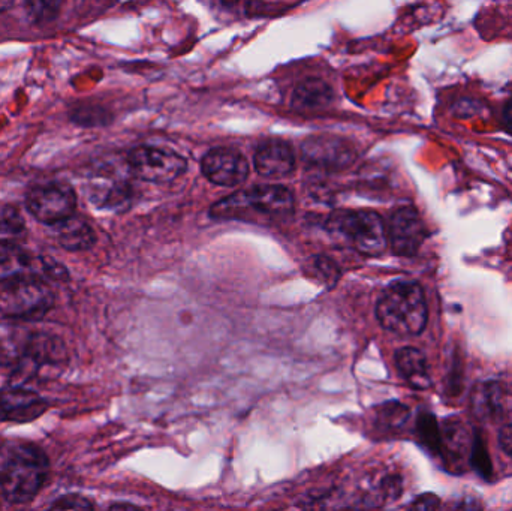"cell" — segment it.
Here are the masks:
<instances>
[{"label": "cell", "instance_id": "ba28073f", "mask_svg": "<svg viewBox=\"0 0 512 511\" xmlns=\"http://www.w3.org/2000/svg\"><path fill=\"white\" fill-rule=\"evenodd\" d=\"M65 279V267L50 258L36 257L15 243H0V281Z\"/></svg>", "mask_w": 512, "mask_h": 511}, {"label": "cell", "instance_id": "7402d4cb", "mask_svg": "<svg viewBox=\"0 0 512 511\" xmlns=\"http://www.w3.org/2000/svg\"><path fill=\"white\" fill-rule=\"evenodd\" d=\"M26 14L35 23L54 20L59 15L60 5L56 2H29L24 5Z\"/></svg>", "mask_w": 512, "mask_h": 511}, {"label": "cell", "instance_id": "2e32d148", "mask_svg": "<svg viewBox=\"0 0 512 511\" xmlns=\"http://www.w3.org/2000/svg\"><path fill=\"white\" fill-rule=\"evenodd\" d=\"M397 368L414 389L427 390L432 386L429 363L417 348L405 347L396 353Z\"/></svg>", "mask_w": 512, "mask_h": 511}, {"label": "cell", "instance_id": "7a4b0ae2", "mask_svg": "<svg viewBox=\"0 0 512 511\" xmlns=\"http://www.w3.org/2000/svg\"><path fill=\"white\" fill-rule=\"evenodd\" d=\"M48 476V458L41 447L29 441H0V491L6 501H32Z\"/></svg>", "mask_w": 512, "mask_h": 511}, {"label": "cell", "instance_id": "e0dca14e", "mask_svg": "<svg viewBox=\"0 0 512 511\" xmlns=\"http://www.w3.org/2000/svg\"><path fill=\"white\" fill-rule=\"evenodd\" d=\"M333 96V90L327 83L310 78V80L303 81L294 90V104L297 107L309 108V110L327 107Z\"/></svg>", "mask_w": 512, "mask_h": 511}, {"label": "cell", "instance_id": "484cf974", "mask_svg": "<svg viewBox=\"0 0 512 511\" xmlns=\"http://www.w3.org/2000/svg\"><path fill=\"white\" fill-rule=\"evenodd\" d=\"M472 464L480 471L483 476H489L492 473V465H490V458L487 455L486 447L481 443V440H475L472 446Z\"/></svg>", "mask_w": 512, "mask_h": 511}, {"label": "cell", "instance_id": "7c38bea8", "mask_svg": "<svg viewBox=\"0 0 512 511\" xmlns=\"http://www.w3.org/2000/svg\"><path fill=\"white\" fill-rule=\"evenodd\" d=\"M48 410L47 399L20 386L0 390V422L29 423Z\"/></svg>", "mask_w": 512, "mask_h": 511}, {"label": "cell", "instance_id": "9c48e42d", "mask_svg": "<svg viewBox=\"0 0 512 511\" xmlns=\"http://www.w3.org/2000/svg\"><path fill=\"white\" fill-rule=\"evenodd\" d=\"M128 164L135 176L152 183L171 182L182 176L188 167L179 153L150 146L131 150Z\"/></svg>", "mask_w": 512, "mask_h": 511}, {"label": "cell", "instance_id": "5bb4252c", "mask_svg": "<svg viewBox=\"0 0 512 511\" xmlns=\"http://www.w3.org/2000/svg\"><path fill=\"white\" fill-rule=\"evenodd\" d=\"M295 158L291 147L279 140L262 143L255 153V168L264 177L288 176L294 170Z\"/></svg>", "mask_w": 512, "mask_h": 511}, {"label": "cell", "instance_id": "4dcf8cb0", "mask_svg": "<svg viewBox=\"0 0 512 511\" xmlns=\"http://www.w3.org/2000/svg\"><path fill=\"white\" fill-rule=\"evenodd\" d=\"M108 511H143L140 507L132 506V504H116V506L111 507Z\"/></svg>", "mask_w": 512, "mask_h": 511}, {"label": "cell", "instance_id": "4316f807", "mask_svg": "<svg viewBox=\"0 0 512 511\" xmlns=\"http://www.w3.org/2000/svg\"><path fill=\"white\" fill-rule=\"evenodd\" d=\"M441 509V501L436 495L424 494L420 495L414 503L411 504L408 511H439Z\"/></svg>", "mask_w": 512, "mask_h": 511}, {"label": "cell", "instance_id": "8fae6325", "mask_svg": "<svg viewBox=\"0 0 512 511\" xmlns=\"http://www.w3.org/2000/svg\"><path fill=\"white\" fill-rule=\"evenodd\" d=\"M201 170L206 179L225 188L240 185L249 176V165L245 156L230 147L210 150L201 162Z\"/></svg>", "mask_w": 512, "mask_h": 511}, {"label": "cell", "instance_id": "3957f363", "mask_svg": "<svg viewBox=\"0 0 512 511\" xmlns=\"http://www.w3.org/2000/svg\"><path fill=\"white\" fill-rule=\"evenodd\" d=\"M376 317L388 332L400 336L420 335L429 318L423 288L409 281L390 285L379 299Z\"/></svg>", "mask_w": 512, "mask_h": 511}, {"label": "cell", "instance_id": "9a60e30c", "mask_svg": "<svg viewBox=\"0 0 512 511\" xmlns=\"http://www.w3.org/2000/svg\"><path fill=\"white\" fill-rule=\"evenodd\" d=\"M53 234L56 242L66 251H89L96 243V234L89 222L75 215L54 225Z\"/></svg>", "mask_w": 512, "mask_h": 511}, {"label": "cell", "instance_id": "cb8c5ba5", "mask_svg": "<svg viewBox=\"0 0 512 511\" xmlns=\"http://www.w3.org/2000/svg\"><path fill=\"white\" fill-rule=\"evenodd\" d=\"M379 417L384 420L385 425L390 426V428H397L408 419V410L403 405L394 402V404L384 405Z\"/></svg>", "mask_w": 512, "mask_h": 511}, {"label": "cell", "instance_id": "8992f818", "mask_svg": "<svg viewBox=\"0 0 512 511\" xmlns=\"http://www.w3.org/2000/svg\"><path fill=\"white\" fill-rule=\"evenodd\" d=\"M56 302L42 279H15L0 284V312L9 320H41Z\"/></svg>", "mask_w": 512, "mask_h": 511}, {"label": "cell", "instance_id": "6da1fadb", "mask_svg": "<svg viewBox=\"0 0 512 511\" xmlns=\"http://www.w3.org/2000/svg\"><path fill=\"white\" fill-rule=\"evenodd\" d=\"M65 360L62 339L20 321H0V366L15 377L30 380L42 369L59 368Z\"/></svg>", "mask_w": 512, "mask_h": 511}, {"label": "cell", "instance_id": "44dd1931", "mask_svg": "<svg viewBox=\"0 0 512 511\" xmlns=\"http://www.w3.org/2000/svg\"><path fill=\"white\" fill-rule=\"evenodd\" d=\"M421 441L433 452L441 450L442 431L432 414H423L418 420Z\"/></svg>", "mask_w": 512, "mask_h": 511}, {"label": "cell", "instance_id": "d6986e66", "mask_svg": "<svg viewBox=\"0 0 512 511\" xmlns=\"http://www.w3.org/2000/svg\"><path fill=\"white\" fill-rule=\"evenodd\" d=\"M501 407V390L495 383L480 384L472 393V408L480 417H490Z\"/></svg>", "mask_w": 512, "mask_h": 511}, {"label": "cell", "instance_id": "83f0119b", "mask_svg": "<svg viewBox=\"0 0 512 511\" xmlns=\"http://www.w3.org/2000/svg\"><path fill=\"white\" fill-rule=\"evenodd\" d=\"M499 444H501L502 450L512 458V423L502 429L499 434Z\"/></svg>", "mask_w": 512, "mask_h": 511}, {"label": "cell", "instance_id": "5b68a950", "mask_svg": "<svg viewBox=\"0 0 512 511\" xmlns=\"http://www.w3.org/2000/svg\"><path fill=\"white\" fill-rule=\"evenodd\" d=\"M327 228L334 236L348 240L361 254L376 257L387 249V227L372 210H339L328 218Z\"/></svg>", "mask_w": 512, "mask_h": 511}, {"label": "cell", "instance_id": "ac0fdd59", "mask_svg": "<svg viewBox=\"0 0 512 511\" xmlns=\"http://www.w3.org/2000/svg\"><path fill=\"white\" fill-rule=\"evenodd\" d=\"M26 236V222L17 207L0 204V243L20 242Z\"/></svg>", "mask_w": 512, "mask_h": 511}, {"label": "cell", "instance_id": "603a6c76", "mask_svg": "<svg viewBox=\"0 0 512 511\" xmlns=\"http://www.w3.org/2000/svg\"><path fill=\"white\" fill-rule=\"evenodd\" d=\"M48 511H95V507L83 495L71 494L57 498Z\"/></svg>", "mask_w": 512, "mask_h": 511}, {"label": "cell", "instance_id": "4fadbf2b", "mask_svg": "<svg viewBox=\"0 0 512 511\" xmlns=\"http://www.w3.org/2000/svg\"><path fill=\"white\" fill-rule=\"evenodd\" d=\"M303 156L309 164L319 168H343L354 162L355 152L342 138L318 135L303 144Z\"/></svg>", "mask_w": 512, "mask_h": 511}, {"label": "cell", "instance_id": "f1b7e54d", "mask_svg": "<svg viewBox=\"0 0 512 511\" xmlns=\"http://www.w3.org/2000/svg\"><path fill=\"white\" fill-rule=\"evenodd\" d=\"M456 511H483V507H481L480 501L475 500V498H465V500L460 501Z\"/></svg>", "mask_w": 512, "mask_h": 511}, {"label": "cell", "instance_id": "277c9868", "mask_svg": "<svg viewBox=\"0 0 512 511\" xmlns=\"http://www.w3.org/2000/svg\"><path fill=\"white\" fill-rule=\"evenodd\" d=\"M294 213L291 191L280 185H259L230 195L213 206L212 215L222 219L289 218Z\"/></svg>", "mask_w": 512, "mask_h": 511}, {"label": "cell", "instance_id": "52a82bcc", "mask_svg": "<svg viewBox=\"0 0 512 511\" xmlns=\"http://www.w3.org/2000/svg\"><path fill=\"white\" fill-rule=\"evenodd\" d=\"M26 209L36 221L54 227L74 216L77 195L66 183L35 186L27 192Z\"/></svg>", "mask_w": 512, "mask_h": 511}, {"label": "cell", "instance_id": "f546056e", "mask_svg": "<svg viewBox=\"0 0 512 511\" xmlns=\"http://www.w3.org/2000/svg\"><path fill=\"white\" fill-rule=\"evenodd\" d=\"M504 125L507 131L512 135V98L505 104L504 108Z\"/></svg>", "mask_w": 512, "mask_h": 511}, {"label": "cell", "instance_id": "d4e9b609", "mask_svg": "<svg viewBox=\"0 0 512 511\" xmlns=\"http://www.w3.org/2000/svg\"><path fill=\"white\" fill-rule=\"evenodd\" d=\"M99 111H101L99 108L83 105V107L72 110L71 120L81 126L99 125V120H104V117L99 116Z\"/></svg>", "mask_w": 512, "mask_h": 511}, {"label": "cell", "instance_id": "ffe728a7", "mask_svg": "<svg viewBox=\"0 0 512 511\" xmlns=\"http://www.w3.org/2000/svg\"><path fill=\"white\" fill-rule=\"evenodd\" d=\"M92 201L105 209L120 212L131 203V189L129 186L120 185V183L108 186V188H96L92 192Z\"/></svg>", "mask_w": 512, "mask_h": 511}, {"label": "cell", "instance_id": "30bf717a", "mask_svg": "<svg viewBox=\"0 0 512 511\" xmlns=\"http://www.w3.org/2000/svg\"><path fill=\"white\" fill-rule=\"evenodd\" d=\"M388 242L397 255L412 257L420 251L427 237L426 225L414 207H400L391 215Z\"/></svg>", "mask_w": 512, "mask_h": 511}]
</instances>
